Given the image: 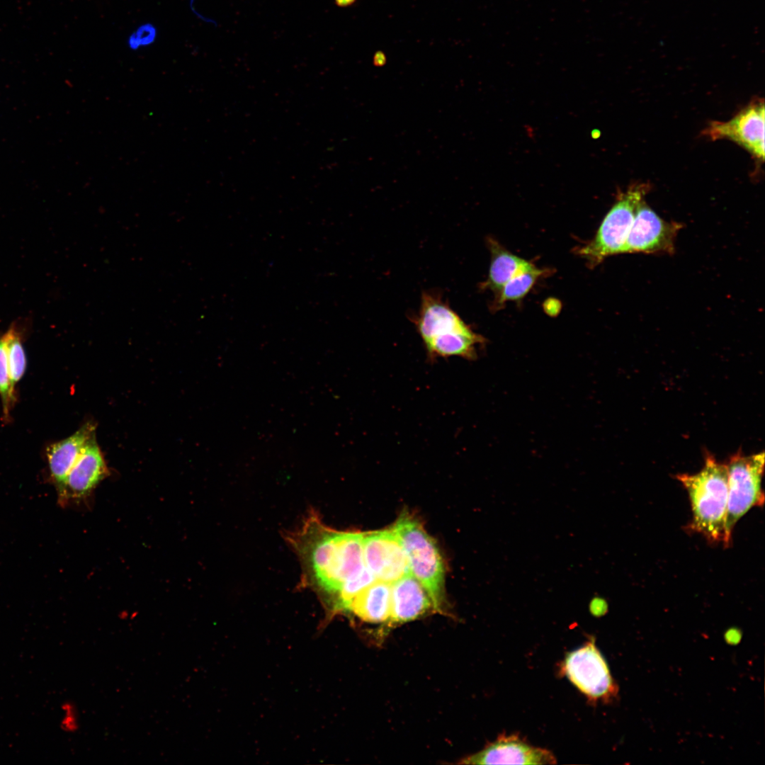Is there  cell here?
Listing matches in <instances>:
<instances>
[{
    "label": "cell",
    "mask_w": 765,
    "mask_h": 765,
    "mask_svg": "<svg viewBox=\"0 0 765 765\" xmlns=\"http://www.w3.org/2000/svg\"><path fill=\"white\" fill-rule=\"evenodd\" d=\"M346 614L371 624H382L387 628L391 615V584L380 580L361 591L351 603Z\"/></svg>",
    "instance_id": "obj_14"
},
{
    "label": "cell",
    "mask_w": 765,
    "mask_h": 765,
    "mask_svg": "<svg viewBox=\"0 0 765 765\" xmlns=\"http://www.w3.org/2000/svg\"><path fill=\"white\" fill-rule=\"evenodd\" d=\"M425 347L427 358H477L476 346L484 339L475 333L452 309L442 293L436 290L421 293L418 312L409 316Z\"/></svg>",
    "instance_id": "obj_1"
},
{
    "label": "cell",
    "mask_w": 765,
    "mask_h": 765,
    "mask_svg": "<svg viewBox=\"0 0 765 765\" xmlns=\"http://www.w3.org/2000/svg\"><path fill=\"white\" fill-rule=\"evenodd\" d=\"M728 499L725 518V546L730 544L732 530L740 518L764 502L761 482L764 468V453L745 455L737 453L726 463Z\"/></svg>",
    "instance_id": "obj_5"
},
{
    "label": "cell",
    "mask_w": 765,
    "mask_h": 765,
    "mask_svg": "<svg viewBox=\"0 0 765 765\" xmlns=\"http://www.w3.org/2000/svg\"><path fill=\"white\" fill-rule=\"evenodd\" d=\"M392 528L407 558L409 572L424 587L436 613H446L445 565L434 539L413 516L403 513Z\"/></svg>",
    "instance_id": "obj_3"
},
{
    "label": "cell",
    "mask_w": 765,
    "mask_h": 765,
    "mask_svg": "<svg viewBox=\"0 0 765 765\" xmlns=\"http://www.w3.org/2000/svg\"><path fill=\"white\" fill-rule=\"evenodd\" d=\"M487 245L491 262L487 278L480 284V289L489 290L496 295L509 279L532 263L511 253L494 239L488 238Z\"/></svg>",
    "instance_id": "obj_15"
},
{
    "label": "cell",
    "mask_w": 765,
    "mask_h": 765,
    "mask_svg": "<svg viewBox=\"0 0 765 765\" xmlns=\"http://www.w3.org/2000/svg\"><path fill=\"white\" fill-rule=\"evenodd\" d=\"M96 424L92 420L84 424L70 436L50 444L46 450L52 478L60 492L72 468L80 456L88 441L96 434Z\"/></svg>",
    "instance_id": "obj_13"
},
{
    "label": "cell",
    "mask_w": 765,
    "mask_h": 765,
    "mask_svg": "<svg viewBox=\"0 0 765 765\" xmlns=\"http://www.w3.org/2000/svg\"><path fill=\"white\" fill-rule=\"evenodd\" d=\"M335 1L339 6H348L353 4L356 0H335Z\"/></svg>",
    "instance_id": "obj_21"
},
{
    "label": "cell",
    "mask_w": 765,
    "mask_h": 765,
    "mask_svg": "<svg viewBox=\"0 0 765 765\" xmlns=\"http://www.w3.org/2000/svg\"><path fill=\"white\" fill-rule=\"evenodd\" d=\"M703 135L713 140L729 139L758 159H764V102L756 99L726 122L712 121Z\"/></svg>",
    "instance_id": "obj_9"
},
{
    "label": "cell",
    "mask_w": 765,
    "mask_h": 765,
    "mask_svg": "<svg viewBox=\"0 0 765 765\" xmlns=\"http://www.w3.org/2000/svg\"><path fill=\"white\" fill-rule=\"evenodd\" d=\"M108 473V470L95 434L88 441L69 471L62 489L58 492L60 499L64 502L69 499L85 498Z\"/></svg>",
    "instance_id": "obj_10"
},
{
    "label": "cell",
    "mask_w": 765,
    "mask_h": 765,
    "mask_svg": "<svg viewBox=\"0 0 765 765\" xmlns=\"http://www.w3.org/2000/svg\"><path fill=\"white\" fill-rule=\"evenodd\" d=\"M545 270L531 264L509 279L495 295L492 307L499 309L509 301L522 299L533 288Z\"/></svg>",
    "instance_id": "obj_16"
},
{
    "label": "cell",
    "mask_w": 765,
    "mask_h": 765,
    "mask_svg": "<svg viewBox=\"0 0 765 765\" xmlns=\"http://www.w3.org/2000/svg\"><path fill=\"white\" fill-rule=\"evenodd\" d=\"M373 64L376 67H382L386 63V56L381 52H377L373 56Z\"/></svg>",
    "instance_id": "obj_20"
},
{
    "label": "cell",
    "mask_w": 765,
    "mask_h": 765,
    "mask_svg": "<svg viewBox=\"0 0 765 765\" xmlns=\"http://www.w3.org/2000/svg\"><path fill=\"white\" fill-rule=\"evenodd\" d=\"M556 762L548 750L532 747L516 736H504L463 760L465 764H550Z\"/></svg>",
    "instance_id": "obj_11"
},
{
    "label": "cell",
    "mask_w": 765,
    "mask_h": 765,
    "mask_svg": "<svg viewBox=\"0 0 765 765\" xmlns=\"http://www.w3.org/2000/svg\"><path fill=\"white\" fill-rule=\"evenodd\" d=\"M363 560L375 579L392 584L410 573L402 543L392 527L363 534Z\"/></svg>",
    "instance_id": "obj_8"
},
{
    "label": "cell",
    "mask_w": 765,
    "mask_h": 765,
    "mask_svg": "<svg viewBox=\"0 0 765 765\" xmlns=\"http://www.w3.org/2000/svg\"><path fill=\"white\" fill-rule=\"evenodd\" d=\"M681 223L667 221L645 200L638 206L622 254H673Z\"/></svg>",
    "instance_id": "obj_6"
},
{
    "label": "cell",
    "mask_w": 765,
    "mask_h": 765,
    "mask_svg": "<svg viewBox=\"0 0 765 765\" xmlns=\"http://www.w3.org/2000/svg\"><path fill=\"white\" fill-rule=\"evenodd\" d=\"M15 389L13 387L9 375L6 340L4 335L0 337V397L4 419H8L11 409L15 400Z\"/></svg>",
    "instance_id": "obj_18"
},
{
    "label": "cell",
    "mask_w": 765,
    "mask_h": 765,
    "mask_svg": "<svg viewBox=\"0 0 765 765\" xmlns=\"http://www.w3.org/2000/svg\"><path fill=\"white\" fill-rule=\"evenodd\" d=\"M60 727L67 733L76 732L79 728V715L76 706L71 701H64L60 707Z\"/></svg>",
    "instance_id": "obj_19"
},
{
    "label": "cell",
    "mask_w": 765,
    "mask_h": 765,
    "mask_svg": "<svg viewBox=\"0 0 765 765\" xmlns=\"http://www.w3.org/2000/svg\"><path fill=\"white\" fill-rule=\"evenodd\" d=\"M676 478L686 489L691 502L692 519L688 528L710 543L724 544L728 499L726 463L707 454L700 471L680 474Z\"/></svg>",
    "instance_id": "obj_2"
},
{
    "label": "cell",
    "mask_w": 765,
    "mask_h": 765,
    "mask_svg": "<svg viewBox=\"0 0 765 765\" xmlns=\"http://www.w3.org/2000/svg\"><path fill=\"white\" fill-rule=\"evenodd\" d=\"M564 671L573 684L590 698L608 700L617 694V686L594 642L569 653Z\"/></svg>",
    "instance_id": "obj_7"
},
{
    "label": "cell",
    "mask_w": 765,
    "mask_h": 765,
    "mask_svg": "<svg viewBox=\"0 0 765 765\" xmlns=\"http://www.w3.org/2000/svg\"><path fill=\"white\" fill-rule=\"evenodd\" d=\"M436 612L422 584L410 573L391 584V615L387 630Z\"/></svg>",
    "instance_id": "obj_12"
},
{
    "label": "cell",
    "mask_w": 765,
    "mask_h": 765,
    "mask_svg": "<svg viewBox=\"0 0 765 765\" xmlns=\"http://www.w3.org/2000/svg\"><path fill=\"white\" fill-rule=\"evenodd\" d=\"M21 329L20 324L15 322L4 334L6 340L10 380L14 389L16 384L23 375L26 368V357L22 344Z\"/></svg>",
    "instance_id": "obj_17"
},
{
    "label": "cell",
    "mask_w": 765,
    "mask_h": 765,
    "mask_svg": "<svg viewBox=\"0 0 765 765\" xmlns=\"http://www.w3.org/2000/svg\"><path fill=\"white\" fill-rule=\"evenodd\" d=\"M648 190L647 184L635 183L620 193L594 237L578 250L590 266H596L610 256L622 254L637 209Z\"/></svg>",
    "instance_id": "obj_4"
}]
</instances>
